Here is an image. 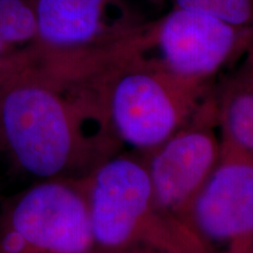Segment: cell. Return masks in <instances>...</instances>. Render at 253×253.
I'll use <instances>...</instances> for the list:
<instances>
[{"label": "cell", "mask_w": 253, "mask_h": 253, "mask_svg": "<svg viewBox=\"0 0 253 253\" xmlns=\"http://www.w3.org/2000/svg\"><path fill=\"white\" fill-rule=\"evenodd\" d=\"M0 137L19 169L40 181L84 177L121 145L94 94L32 67L0 79Z\"/></svg>", "instance_id": "obj_1"}, {"label": "cell", "mask_w": 253, "mask_h": 253, "mask_svg": "<svg viewBox=\"0 0 253 253\" xmlns=\"http://www.w3.org/2000/svg\"><path fill=\"white\" fill-rule=\"evenodd\" d=\"M94 248L211 253L194 229L158 203L142 157L118 155L82 177Z\"/></svg>", "instance_id": "obj_2"}, {"label": "cell", "mask_w": 253, "mask_h": 253, "mask_svg": "<svg viewBox=\"0 0 253 253\" xmlns=\"http://www.w3.org/2000/svg\"><path fill=\"white\" fill-rule=\"evenodd\" d=\"M212 84L178 77L143 53L107 72L94 91L114 137L145 154L191 119Z\"/></svg>", "instance_id": "obj_3"}, {"label": "cell", "mask_w": 253, "mask_h": 253, "mask_svg": "<svg viewBox=\"0 0 253 253\" xmlns=\"http://www.w3.org/2000/svg\"><path fill=\"white\" fill-rule=\"evenodd\" d=\"M89 209L81 178L40 181L0 212V253H89Z\"/></svg>", "instance_id": "obj_4"}, {"label": "cell", "mask_w": 253, "mask_h": 253, "mask_svg": "<svg viewBox=\"0 0 253 253\" xmlns=\"http://www.w3.org/2000/svg\"><path fill=\"white\" fill-rule=\"evenodd\" d=\"M221 155L212 86L191 119L143 154L158 203L191 229L192 205Z\"/></svg>", "instance_id": "obj_5"}, {"label": "cell", "mask_w": 253, "mask_h": 253, "mask_svg": "<svg viewBox=\"0 0 253 253\" xmlns=\"http://www.w3.org/2000/svg\"><path fill=\"white\" fill-rule=\"evenodd\" d=\"M151 49L164 67L186 80L212 84L253 47V25L239 26L190 9L173 8L150 21Z\"/></svg>", "instance_id": "obj_6"}, {"label": "cell", "mask_w": 253, "mask_h": 253, "mask_svg": "<svg viewBox=\"0 0 253 253\" xmlns=\"http://www.w3.org/2000/svg\"><path fill=\"white\" fill-rule=\"evenodd\" d=\"M37 36L28 59L81 55L128 39L145 26L126 0H30Z\"/></svg>", "instance_id": "obj_7"}, {"label": "cell", "mask_w": 253, "mask_h": 253, "mask_svg": "<svg viewBox=\"0 0 253 253\" xmlns=\"http://www.w3.org/2000/svg\"><path fill=\"white\" fill-rule=\"evenodd\" d=\"M191 224L211 253H252V158L221 148L192 205Z\"/></svg>", "instance_id": "obj_8"}, {"label": "cell", "mask_w": 253, "mask_h": 253, "mask_svg": "<svg viewBox=\"0 0 253 253\" xmlns=\"http://www.w3.org/2000/svg\"><path fill=\"white\" fill-rule=\"evenodd\" d=\"M221 148L253 160V47L212 84Z\"/></svg>", "instance_id": "obj_9"}, {"label": "cell", "mask_w": 253, "mask_h": 253, "mask_svg": "<svg viewBox=\"0 0 253 253\" xmlns=\"http://www.w3.org/2000/svg\"><path fill=\"white\" fill-rule=\"evenodd\" d=\"M36 36L30 0H0V79L26 65Z\"/></svg>", "instance_id": "obj_10"}, {"label": "cell", "mask_w": 253, "mask_h": 253, "mask_svg": "<svg viewBox=\"0 0 253 253\" xmlns=\"http://www.w3.org/2000/svg\"><path fill=\"white\" fill-rule=\"evenodd\" d=\"M173 8L201 12L226 23L253 25V0H171Z\"/></svg>", "instance_id": "obj_11"}, {"label": "cell", "mask_w": 253, "mask_h": 253, "mask_svg": "<svg viewBox=\"0 0 253 253\" xmlns=\"http://www.w3.org/2000/svg\"><path fill=\"white\" fill-rule=\"evenodd\" d=\"M89 253H148L135 250H113V249H97L94 248Z\"/></svg>", "instance_id": "obj_12"}, {"label": "cell", "mask_w": 253, "mask_h": 253, "mask_svg": "<svg viewBox=\"0 0 253 253\" xmlns=\"http://www.w3.org/2000/svg\"><path fill=\"white\" fill-rule=\"evenodd\" d=\"M0 153H5V150H4V144H2L1 137H0Z\"/></svg>", "instance_id": "obj_13"}, {"label": "cell", "mask_w": 253, "mask_h": 253, "mask_svg": "<svg viewBox=\"0 0 253 253\" xmlns=\"http://www.w3.org/2000/svg\"><path fill=\"white\" fill-rule=\"evenodd\" d=\"M252 253H253V251H252Z\"/></svg>", "instance_id": "obj_14"}]
</instances>
